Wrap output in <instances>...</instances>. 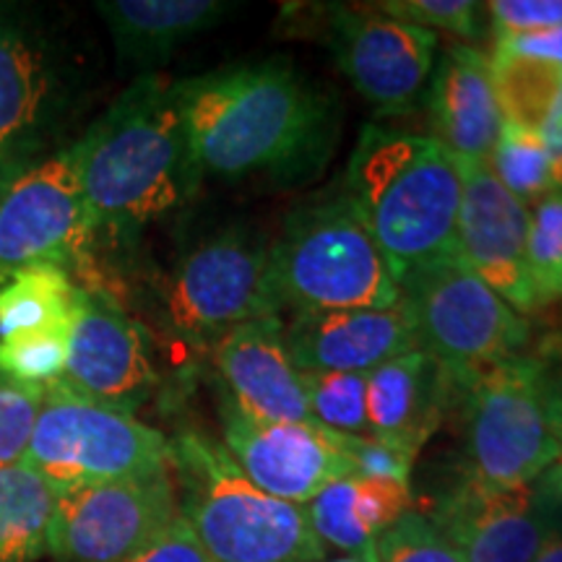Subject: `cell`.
<instances>
[{
	"label": "cell",
	"instance_id": "cell-1",
	"mask_svg": "<svg viewBox=\"0 0 562 562\" xmlns=\"http://www.w3.org/2000/svg\"><path fill=\"white\" fill-rule=\"evenodd\" d=\"M199 175L243 180L297 175L331 140V108L279 60L232 66L175 83Z\"/></svg>",
	"mask_w": 562,
	"mask_h": 562
},
{
	"label": "cell",
	"instance_id": "cell-2",
	"mask_svg": "<svg viewBox=\"0 0 562 562\" xmlns=\"http://www.w3.org/2000/svg\"><path fill=\"white\" fill-rule=\"evenodd\" d=\"M97 232H133L170 214L201 180L175 83L138 76L68 149Z\"/></svg>",
	"mask_w": 562,
	"mask_h": 562
},
{
	"label": "cell",
	"instance_id": "cell-3",
	"mask_svg": "<svg viewBox=\"0 0 562 562\" xmlns=\"http://www.w3.org/2000/svg\"><path fill=\"white\" fill-rule=\"evenodd\" d=\"M341 193L381 245L398 284L425 266L459 256L463 180L459 161L435 138L364 125Z\"/></svg>",
	"mask_w": 562,
	"mask_h": 562
},
{
	"label": "cell",
	"instance_id": "cell-4",
	"mask_svg": "<svg viewBox=\"0 0 562 562\" xmlns=\"http://www.w3.org/2000/svg\"><path fill=\"white\" fill-rule=\"evenodd\" d=\"M180 516L214 562H318L305 505L284 503L256 487L222 442L201 432L170 440Z\"/></svg>",
	"mask_w": 562,
	"mask_h": 562
},
{
	"label": "cell",
	"instance_id": "cell-5",
	"mask_svg": "<svg viewBox=\"0 0 562 562\" xmlns=\"http://www.w3.org/2000/svg\"><path fill=\"white\" fill-rule=\"evenodd\" d=\"M269 252L281 305H292L294 313L370 311L402 302L389 258L341 191L294 209Z\"/></svg>",
	"mask_w": 562,
	"mask_h": 562
},
{
	"label": "cell",
	"instance_id": "cell-6",
	"mask_svg": "<svg viewBox=\"0 0 562 562\" xmlns=\"http://www.w3.org/2000/svg\"><path fill=\"white\" fill-rule=\"evenodd\" d=\"M467 480L480 487H521L562 461L547 409L539 357L490 364L467 383Z\"/></svg>",
	"mask_w": 562,
	"mask_h": 562
},
{
	"label": "cell",
	"instance_id": "cell-7",
	"mask_svg": "<svg viewBox=\"0 0 562 562\" xmlns=\"http://www.w3.org/2000/svg\"><path fill=\"white\" fill-rule=\"evenodd\" d=\"M24 463L55 492L172 467L170 440L123 414L47 385Z\"/></svg>",
	"mask_w": 562,
	"mask_h": 562
},
{
	"label": "cell",
	"instance_id": "cell-8",
	"mask_svg": "<svg viewBox=\"0 0 562 562\" xmlns=\"http://www.w3.org/2000/svg\"><path fill=\"white\" fill-rule=\"evenodd\" d=\"M398 286L414 315L419 349L461 385L490 364L524 355L529 323L490 290L461 256L425 266Z\"/></svg>",
	"mask_w": 562,
	"mask_h": 562
},
{
	"label": "cell",
	"instance_id": "cell-9",
	"mask_svg": "<svg viewBox=\"0 0 562 562\" xmlns=\"http://www.w3.org/2000/svg\"><path fill=\"white\" fill-rule=\"evenodd\" d=\"M281 307L269 245L240 227L195 245L167 281V321L193 341H220L232 328L271 318Z\"/></svg>",
	"mask_w": 562,
	"mask_h": 562
},
{
	"label": "cell",
	"instance_id": "cell-10",
	"mask_svg": "<svg viewBox=\"0 0 562 562\" xmlns=\"http://www.w3.org/2000/svg\"><path fill=\"white\" fill-rule=\"evenodd\" d=\"M172 467L58 492L50 554L60 562H125L178 521Z\"/></svg>",
	"mask_w": 562,
	"mask_h": 562
},
{
	"label": "cell",
	"instance_id": "cell-11",
	"mask_svg": "<svg viewBox=\"0 0 562 562\" xmlns=\"http://www.w3.org/2000/svg\"><path fill=\"white\" fill-rule=\"evenodd\" d=\"M94 237L68 149L0 178V284L30 266L70 271Z\"/></svg>",
	"mask_w": 562,
	"mask_h": 562
},
{
	"label": "cell",
	"instance_id": "cell-12",
	"mask_svg": "<svg viewBox=\"0 0 562 562\" xmlns=\"http://www.w3.org/2000/svg\"><path fill=\"white\" fill-rule=\"evenodd\" d=\"M430 521L463 562H533L562 531V461L521 487H480L463 476Z\"/></svg>",
	"mask_w": 562,
	"mask_h": 562
},
{
	"label": "cell",
	"instance_id": "cell-13",
	"mask_svg": "<svg viewBox=\"0 0 562 562\" xmlns=\"http://www.w3.org/2000/svg\"><path fill=\"white\" fill-rule=\"evenodd\" d=\"M53 385L136 417L157 389L149 336L110 297L81 286L66 368Z\"/></svg>",
	"mask_w": 562,
	"mask_h": 562
},
{
	"label": "cell",
	"instance_id": "cell-14",
	"mask_svg": "<svg viewBox=\"0 0 562 562\" xmlns=\"http://www.w3.org/2000/svg\"><path fill=\"white\" fill-rule=\"evenodd\" d=\"M227 453L243 474L284 503H311L328 484L357 476L341 451V435L300 422H261L222 402Z\"/></svg>",
	"mask_w": 562,
	"mask_h": 562
},
{
	"label": "cell",
	"instance_id": "cell-15",
	"mask_svg": "<svg viewBox=\"0 0 562 562\" xmlns=\"http://www.w3.org/2000/svg\"><path fill=\"white\" fill-rule=\"evenodd\" d=\"M331 45L344 79L381 115L414 108L430 81L438 34L385 13H334Z\"/></svg>",
	"mask_w": 562,
	"mask_h": 562
},
{
	"label": "cell",
	"instance_id": "cell-16",
	"mask_svg": "<svg viewBox=\"0 0 562 562\" xmlns=\"http://www.w3.org/2000/svg\"><path fill=\"white\" fill-rule=\"evenodd\" d=\"M456 161L463 180L456 227L461 261L516 313L537 311L526 263L531 211L505 191L487 161Z\"/></svg>",
	"mask_w": 562,
	"mask_h": 562
},
{
	"label": "cell",
	"instance_id": "cell-17",
	"mask_svg": "<svg viewBox=\"0 0 562 562\" xmlns=\"http://www.w3.org/2000/svg\"><path fill=\"white\" fill-rule=\"evenodd\" d=\"M214 362L224 383V402L261 422L315 425L279 315L232 328L216 341ZM321 427V425H318Z\"/></svg>",
	"mask_w": 562,
	"mask_h": 562
},
{
	"label": "cell",
	"instance_id": "cell-18",
	"mask_svg": "<svg viewBox=\"0 0 562 562\" xmlns=\"http://www.w3.org/2000/svg\"><path fill=\"white\" fill-rule=\"evenodd\" d=\"M284 339L302 372H362L419 349L414 315L402 302L370 311L294 313Z\"/></svg>",
	"mask_w": 562,
	"mask_h": 562
},
{
	"label": "cell",
	"instance_id": "cell-19",
	"mask_svg": "<svg viewBox=\"0 0 562 562\" xmlns=\"http://www.w3.org/2000/svg\"><path fill=\"white\" fill-rule=\"evenodd\" d=\"M58 70L47 42L0 19V178L32 165L58 108Z\"/></svg>",
	"mask_w": 562,
	"mask_h": 562
},
{
	"label": "cell",
	"instance_id": "cell-20",
	"mask_svg": "<svg viewBox=\"0 0 562 562\" xmlns=\"http://www.w3.org/2000/svg\"><path fill=\"white\" fill-rule=\"evenodd\" d=\"M430 128L456 159L490 161L503 128L490 58L472 45H451L435 63L427 91Z\"/></svg>",
	"mask_w": 562,
	"mask_h": 562
},
{
	"label": "cell",
	"instance_id": "cell-21",
	"mask_svg": "<svg viewBox=\"0 0 562 562\" xmlns=\"http://www.w3.org/2000/svg\"><path fill=\"white\" fill-rule=\"evenodd\" d=\"M456 385L461 383L422 349L381 364L368 372V435L419 453Z\"/></svg>",
	"mask_w": 562,
	"mask_h": 562
},
{
	"label": "cell",
	"instance_id": "cell-22",
	"mask_svg": "<svg viewBox=\"0 0 562 562\" xmlns=\"http://www.w3.org/2000/svg\"><path fill=\"white\" fill-rule=\"evenodd\" d=\"M235 5L222 0H104L97 11L108 24L117 58L154 68L182 42L216 26Z\"/></svg>",
	"mask_w": 562,
	"mask_h": 562
},
{
	"label": "cell",
	"instance_id": "cell-23",
	"mask_svg": "<svg viewBox=\"0 0 562 562\" xmlns=\"http://www.w3.org/2000/svg\"><path fill=\"white\" fill-rule=\"evenodd\" d=\"M409 510V484L370 476H344L305 503L315 537L341 552H360L375 544V539Z\"/></svg>",
	"mask_w": 562,
	"mask_h": 562
},
{
	"label": "cell",
	"instance_id": "cell-24",
	"mask_svg": "<svg viewBox=\"0 0 562 562\" xmlns=\"http://www.w3.org/2000/svg\"><path fill=\"white\" fill-rule=\"evenodd\" d=\"M58 492L24 461L0 469V562H37L50 552Z\"/></svg>",
	"mask_w": 562,
	"mask_h": 562
},
{
	"label": "cell",
	"instance_id": "cell-25",
	"mask_svg": "<svg viewBox=\"0 0 562 562\" xmlns=\"http://www.w3.org/2000/svg\"><path fill=\"white\" fill-rule=\"evenodd\" d=\"M79 290L60 266L16 271L0 284V336L74 321Z\"/></svg>",
	"mask_w": 562,
	"mask_h": 562
},
{
	"label": "cell",
	"instance_id": "cell-26",
	"mask_svg": "<svg viewBox=\"0 0 562 562\" xmlns=\"http://www.w3.org/2000/svg\"><path fill=\"white\" fill-rule=\"evenodd\" d=\"M490 70L503 123L533 133L542 128L544 117L562 97V66L495 50Z\"/></svg>",
	"mask_w": 562,
	"mask_h": 562
},
{
	"label": "cell",
	"instance_id": "cell-27",
	"mask_svg": "<svg viewBox=\"0 0 562 562\" xmlns=\"http://www.w3.org/2000/svg\"><path fill=\"white\" fill-rule=\"evenodd\" d=\"M487 165L505 191L516 195L526 209L537 206L547 195L560 191L542 138L521 125L503 123Z\"/></svg>",
	"mask_w": 562,
	"mask_h": 562
},
{
	"label": "cell",
	"instance_id": "cell-28",
	"mask_svg": "<svg viewBox=\"0 0 562 562\" xmlns=\"http://www.w3.org/2000/svg\"><path fill=\"white\" fill-rule=\"evenodd\" d=\"M74 321L0 336V372L11 381L47 389L63 375Z\"/></svg>",
	"mask_w": 562,
	"mask_h": 562
},
{
	"label": "cell",
	"instance_id": "cell-29",
	"mask_svg": "<svg viewBox=\"0 0 562 562\" xmlns=\"http://www.w3.org/2000/svg\"><path fill=\"white\" fill-rule=\"evenodd\" d=\"M315 425L339 435H368V375L362 372H302Z\"/></svg>",
	"mask_w": 562,
	"mask_h": 562
},
{
	"label": "cell",
	"instance_id": "cell-30",
	"mask_svg": "<svg viewBox=\"0 0 562 562\" xmlns=\"http://www.w3.org/2000/svg\"><path fill=\"white\" fill-rule=\"evenodd\" d=\"M526 263L537 307L562 300V191L531 206Z\"/></svg>",
	"mask_w": 562,
	"mask_h": 562
},
{
	"label": "cell",
	"instance_id": "cell-31",
	"mask_svg": "<svg viewBox=\"0 0 562 562\" xmlns=\"http://www.w3.org/2000/svg\"><path fill=\"white\" fill-rule=\"evenodd\" d=\"M375 552L381 562H463L430 516L417 510H409L385 529L375 539Z\"/></svg>",
	"mask_w": 562,
	"mask_h": 562
},
{
	"label": "cell",
	"instance_id": "cell-32",
	"mask_svg": "<svg viewBox=\"0 0 562 562\" xmlns=\"http://www.w3.org/2000/svg\"><path fill=\"white\" fill-rule=\"evenodd\" d=\"M42 396H45V389L11 381L0 372V469L24 461Z\"/></svg>",
	"mask_w": 562,
	"mask_h": 562
},
{
	"label": "cell",
	"instance_id": "cell-33",
	"mask_svg": "<svg viewBox=\"0 0 562 562\" xmlns=\"http://www.w3.org/2000/svg\"><path fill=\"white\" fill-rule=\"evenodd\" d=\"M484 5L474 0H389L381 13L427 32H451L461 40L480 37V13Z\"/></svg>",
	"mask_w": 562,
	"mask_h": 562
},
{
	"label": "cell",
	"instance_id": "cell-34",
	"mask_svg": "<svg viewBox=\"0 0 562 562\" xmlns=\"http://www.w3.org/2000/svg\"><path fill=\"white\" fill-rule=\"evenodd\" d=\"M341 451L349 456L357 476L409 484L417 453L370 435H341Z\"/></svg>",
	"mask_w": 562,
	"mask_h": 562
},
{
	"label": "cell",
	"instance_id": "cell-35",
	"mask_svg": "<svg viewBox=\"0 0 562 562\" xmlns=\"http://www.w3.org/2000/svg\"><path fill=\"white\" fill-rule=\"evenodd\" d=\"M495 40L562 26V0H492L484 5Z\"/></svg>",
	"mask_w": 562,
	"mask_h": 562
},
{
	"label": "cell",
	"instance_id": "cell-36",
	"mask_svg": "<svg viewBox=\"0 0 562 562\" xmlns=\"http://www.w3.org/2000/svg\"><path fill=\"white\" fill-rule=\"evenodd\" d=\"M125 562H214L211 554L203 550L191 526L182 516H178L170 529L154 539L149 547L133 554Z\"/></svg>",
	"mask_w": 562,
	"mask_h": 562
},
{
	"label": "cell",
	"instance_id": "cell-37",
	"mask_svg": "<svg viewBox=\"0 0 562 562\" xmlns=\"http://www.w3.org/2000/svg\"><path fill=\"white\" fill-rule=\"evenodd\" d=\"M495 50L510 53V55H524V58H533V60H544V63H554V66H562V26L495 40Z\"/></svg>",
	"mask_w": 562,
	"mask_h": 562
},
{
	"label": "cell",
	"instance_id": "cell-38",
	"mask_svg": "<svg viewBox=\"0 0 562 562\" xmlns=\"http://www.w3.org/2000/svg\"><path fill=\"white\" fill-rule=\"evenodd\" d=\"M544 370V393H547V409H550L552 430L558 438L562 451V351L554 357H539Z\"/></svg>",
	"mask_w": 562,
	"mask_h": 562
},
{
	"label": "cell",
	"instance_id": "cell-39",
	"mask_svg": "<svg viewBox=\"0 0 562 562\" xmlns=\"http://www.w3.org/2000/svg\"><path fill=\"white\" fill-rule=\"evenodd\" d=\"M537 133L539 138H542L547 154H550L554 180H558V188L562 191V97L554 102V108L550 110V115L544 117L542 128Z\"/></svg>",
	"mask_w": 562,
	"mask_h": 562
},
{
	"label": "cell",
	"instance_id": "cell-40",
	"mask_svg": "<svg viewBox=\"0 0 562 562\" xmlns=\"http://www.w3.org/2000/svg\"><path fill=\"white\" fill-rule=\"evenodd\" d=\"M318 562H381V560H378L375 544H370L360 552H344V554H339V558H323Z\"/></svg>",
	"mask_w": 562,
	"mask_h": 562
},
{
	"label": "cell",
	"instance_id": "cell-41",
	"mask_svg": "<svg viewBox=\"0 0 562 562\" xmlns=\"http://www.w3.org/2000/svg\"><path fill=\"white\" fill-rule=\"evenodd\" d=\"M533 562H562V531L552 539L550 544L544 547L542 552L537 554V560H533Z\"/></svg>",
	"mask_w": 562,
	"mask_h": 562
}]
</instances>
